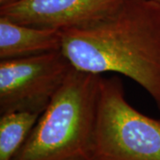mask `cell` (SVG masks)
<instances>
[{"mask_svg":"<svg viewBox=\"0 0 160 160\" xmlns=\"http://www.w3.org/2000/svg\"><path fill=\"white\" fill-rule=\"evenodd\" d=\"M126 0H20L0 8V16L38 28L65 29L96 22Z\"/></svg>","mask_w":160,"mask_h":160,"instance_id":"obj_5","label":"cell"},{"mask_svg":"<svg viewBox=\"0 0 160 160\" xmlns=\"http://www.w3.org/2000/svg\"><path fill=\"white\" fill-rule=\"evenodd\" d=\"M18 1H20V0H0V8L12 5L13 3H16Z\"/></svg>","mask_w":160,"mask_h":160,"instance_id":"obj_8","label":"cell"},{"mask_svg":"<svg viewBox=\"0 0 160 160\" xmlns=\"http://www.w3.org/2000/svg\"><path fill=\"white\" fill-rule=\"evenodd\" d=\"M92 160H160V120L133 108L117 77L101 78Z\"/></svg>","mask_w":160,"mask_h":160,"instance_id":"obj_3","label":"cell"},{"mask_svg":"<svg viewBox=\"0 0 160 160\" xmlns=\"http://www.w3.org/2000/svg\"><path fill=\"white\" fill-rule=\"evenodd\" d=\"M40 114L12 111L0 117V160H12L28 139Z\"/></svg>","mask_w":160,"mask_h":160,"instance_id":"obj_7","label":"cell"},{"mask_svg":"<svg viewBox=\"0 0 160 160\" xmlns=\"http://www.w3.org/2000/svg\"><path fill=\"white\" fill-rule=\"evenodd\" d=\"M101 78L72 68L12 160H92Z\"/></svg>","mask_w":160,"mask_h":160,"instance_id":"obj_2","label":"cell"},{"mask_svg":"<svg viewBox=\"0 0 160 160\" xmlns=\"http://www.w3.org/2000/svg\"><path fill=\"white\" fill-rule=\"evenodd\" d=\"M62 52L75 69L126 76L160 109V4L126 0L108 16L62 31Z\"/></svg>","mask_w":160,"mask_h":160,"instance_id":"obj_1","label":"cell"},{"mask_svg":"<svg viewBox=\"0 0 160 160\" xmlns=\"http://www.w3.org/2000/svg\"><path fill=\"white\" fill-rule=\"evenodd\" d=\"M73 67L62 50L0 60V114H42Z\"/></svg>","mask_w":160,"mask_h":160,"instance_id":"obj_4","label":"cell"},{"mask_svg":"<svg viewBox=\"0 0 160 160\" xmlns=\"http://www.w3.org/2000/svg\"><path fill=\"white\" fill-rule=\"evenodd\" d=\"M154 1H156V2H158V3H159L160 4V0H154Z\"/></svg>","mask_w":160,"mask_h":160,"instance_id":"obj_9","label":"cell"},{"mask_svg":"<svg viewBox=\"0 0 160 160\" xmlns=\"http://www.w3.org/2000/svg\"><path fill=\"white\" fill-rule=\"evenodd\" d=\"M62 31L38 28L0 16V60L62 50Z\"/></svg>","mask_w":160,"mask_h":160,"instance_id":"obj_6","label":"cell"}]
</instances>
